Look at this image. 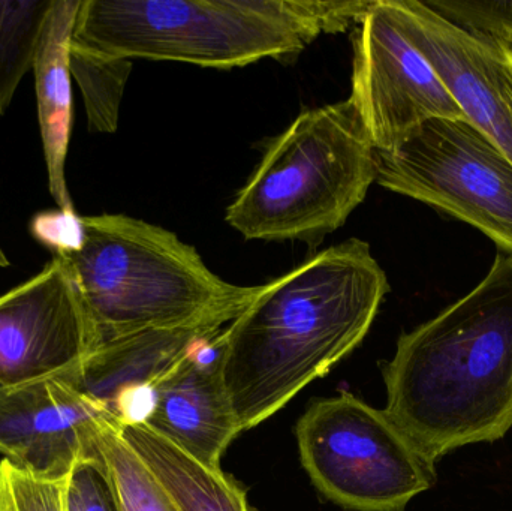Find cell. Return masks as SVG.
Masks as SVG:
<instances>
[{
  "label": "cell",
  "mask_w": 512,
  "mask_h": 511,
  "mask_svg": "<svg viewBox=\"0 0 512 511\" xmlns=\"http://www.w3.org/2000/svg\"><path fill=\"white\" fill-rule=\"evenodd\" d=\"M131 69V60L101 56L71 41L69 72L83 92L90 131L116 132Z\"/></svg>",
  "instance_id": "obj_18"
},
{
  "label": "cell",
  "mask_w": 512,
  "mask_h": 511,
  "mask_svg": "<svg viewBox=\"0 0 512 511\" xmlns=\"http://www.w3.org/2000/svg\"><path fill=\"white\" fill-rule=\"evenodd\" d=\"M358 24L349 99L376 150L393 149L429 120H468L385 0H373Z\"/></svg>",
  "instance_id": "obj_9"
},
{
  "label": "cell",
  "mask_w": 512,
  "mask_h": 511,
  "mask_svg": "<svg viewBox=\"0 0 512 511\" xmlns=\"http://www.w3.org/2000/svg\"><path fill=\"white\" fill-rule=\"evenodd\" d=\"M376 182V147L351 99L303 111L227 209L248 240H313L333 233Z\"/></svg>",
  "instance_id": "obj_5"
},
{
  "label": "cell",
  "mask_w": 512,
  "mask_h": 511,
  "mask_svg": "<svg viewBox=\"0 0 512 511\" xmlns=\"http://www.w3.org/2000/svg\"><path fill=\"white\" fill-rule=\"evenodd\" d=\"M301 464L327 500L355 511H405L436 483V464L351 393L316 399L298 420Z\"/></svg>",
  "instance_id": "obj_6"
},
{
  "label": "cell",
  "mask_w": 512,
  "mask_h": 511,
  "mask_svg": "<svg viewBox=\"0 0 512 511\" xmlns=\"http://www.w3.org/2000/svg\"><path fill=\"white\" fill-rule=\"evenodd\" d=\"M80 6L81 0H54L33 65L48 189L63 212H75L66 186L65 161L72 131L69 47Z\"/></svg>",
  "instance_id": "obj_14"
},
{
  "label": "cell",
  "mask_w": 512,
  "mask_h": 511,
  "mask_svg": "<svg viewBox=\"0 0 512 511\" xmlns=\"http://www.w3.org/2000/svg\"><path fill=\"white\" fill-rule=\"evenodd\" d=\"M390 291L369 243L331 246L259 285L216 341L240 432L256 428L363 342Z\"/></svg>",
  "instance_id": "obj_1"
},
{
  "label": "cell",
  "mask_w": 512,
  "mask_h": 511,
  "mask_svg": "<svg viewBox=\"0 0 512 511\" xmlns=\"http://www.w3.org/2000/svg\"><path fill=\"white\" fill-rule=\"evenodd\" d=\"M116 425L176 511H251L245 491L222 470L207 467L143 422Z\"/></svg>",
  "instance_id": "obj_15"
},
{
  "label": "cell",
  "mask_w": 512,
  "mask_h": 511,
  "mask_svg": "<svg viewBox=\"0 0 512 511\" xmlns=\"http://www.w3.org/2000/svg\"><path fill=\"white\" fill-rule=\"evenodd\" d=\"M99 333L68 258L53 257L0 296V384L26 386L74 374Z\"/></svg>",
  "instance_id": "obj_8"
},
{
  "label": "cell",
  "mask_w": 512,
  "mask_h": 511,
  "mask_svg": "<svg viewBox=\"0 0 512 511\" xmlns=\"http://www.w3.org/2000/svg\"><path fill=\"white\" fill-rule=\"evenodd\" d=\"M66 509L68 511H120L99 450L95 458L78 462L69 474Z\"/></svg>",
  "instance_id": "obj_21"
},
{
  "label": "cell",
  "mask_w": 512,
  "mask_h": 511,
  "mask_svg": "<svg viewBox=\"0 0 512 511\" xmlns=\"http://www.w3.org/2000/svg\"><path fill=\"white\" fill-rule=\"evenodd\" d=\"M376 183L468 222L512 254V161L468 120H429L376 150Z\"/></svg>",
  "instance_id": "obj_7"
},
{
  "label": "cell",
  "mask_w": 512,
  "mask_h": 511,
  "mask_svg": "<svg viewBox=\"0 0 512 511\" xmlns=\"http://www.w3.org/2000/svg\"><path fill=\"white\" fill-rule=\"evenodd\" d=\"M105 417L65 377L0 384V453L36 476L66 479L78 462L98 455L96 431Z\"/></svg>",
  "instance_id": "obj_11"
},
{
  "label": "cell",
  "mask_w": 512,
  "mask_h": 511,
  "mask_svg": "<svg viewBox=\"0 0 512 511\" xmlns=\"http://www.w3.org/2000/svg\"><path fill=\"white\" fill-rule=\"evenodd\" d=\"M9 266V260L6 258L5 252L2 251V248H0V267H8Z\"/></svg>",
  "instance_id": "obj_24"
},
{
  "label": "cell",
  "mask_w": 512,
  "mask_h": 511,
  "mask_svg": "<svg viewBox=\"0 0 512 511\" xmlns=\"http://www.w3.org/2000/svg\"><path fill=\"white\" fill-rule=\"evenodd\" d=\"M489 39L498 45L499 50H501V53L504 54L505 60H507V63L510 65L512 71V41H499V39L492 38Z\"/></svg>",
  "instance_id": "obj_23"
},
{
  "label": "cell",
  "mask_w": 512,
  "mask_h": 511,
  "mask_svg": "<svg viewBox=\"0 0 512 511\" xmlns=\"http://www.w3.org/2000/svg\"><path fill=\"white\" fill-rule=\"evenodd\" d=\"M218 338L162 377L143 423L207 467L222 470L225 450L242 432L222 381Z\"/></svg>",
  "instance_id": "obj_13"
},
{
  "label": "cell",
  "mask_w": 512,
  "mask_h": 511,
  "mask_svg": "<svg viewBox=\"0 0 512 511\" xmlns=\"http://www.w3.org/2000/svg\"><path fill=\"white\" fill-rule=\"evenodd\" d=\"M96 446L120 511H176L149 468L123 440L116 422L108 417L99 423Z\"/></svg>",
  "instance_id": "obj_17"
},
{
  "label": "cell",
  "mask_w": 512,
  "mask_h": 511,
  "mask_svg": "<svg viewBox=\"0 0 512 511\" xmlns=\"http://www.w3.org/2000/svg\"><path fill=\"white\" fill-rule=\"evenodd\" d=\"M445 20L475 35L512 41V0H427Z\"/></svg>",
  "instance_id": "obj_20"
},
{
  "label": "cell",
  "mask_w": 512,
  "mask_h": 511,
  "mask_svg": "<svg viewBox=\"0 0 512 511\" xmlns=\"http://www.w3.org/2000/svg\"><path fill=\"white\" fill-rule=\"evenodd\" d=\"M66 488L68 477L48 479L0 462V511H68Z\"/></svg>",
  "instance_id": "obj_19"
},
{
  "label": "cell",
  "mask_w": 512,
  "mask_h": 511,
  "mask_svg": "<svg viewBox=\"0 0 512 511\" xmlns=\"http://www.w3.org/2000/svg\"><path fill=\"white\" fill-rule=\"evenodd\" d=\"M373 0H81L72 41L114 59L234 68L295 56L360 23Z\"/></svg>",
  "instance_id": "obj_3"
},
{
  "label": "cell",
  "mask_w": 512,
  "mask_h": 511,
  "mask_svg": "<svg viewBox=\"0 0 512 511\" xmlns=\"http://www.w3.org/2000/svg\"><path fill=\"white\" fill-rule=\"evenodd\" d=\"M385 414L433 464L512 428V254L432 320L402 333L382 366Z\"/></svg>",
  "instance_id": "obj_2"
},
{
  "label": "cell",
  "mask_w": 512,
  "mask_h": 511,
  "mask_svg": "<svg viewBox=\"0 0 512 511\" xmlns=\"http://www.w3.org/2000/svg\"><path fill=\"white\" fill-rule=\"evenodd\" d=\"M385 3L468 122L512 161V71L498 45L486 36L460 29L421 0Z\"/></svg>",
  "instance_id": "obj_10"
},
{
  "label": "cell",
  "mask_w": 512,
  "mask_h": 511,
  "mask_svg": "<svg viewBox=\"0 0 512 511\" xmlns=\"http://www.w3.org/2000/svg\"><path fill=\"white\" fill-rule=\"evenodd\" d=\"M69 255L99 345L149 330L230 324L258 293L215 275L197 251L162 227L125 215L81 216Z\"/></svg>",
  "instance_id": "obj_4"
},
{
  "label": "cell",
  "mask_w": 512,
  "mask_h": 511,
  "mask_svg": "<svg viewBox=\"0 0 512 511\" xmlns=\"http://www.w3.org/2000/svg\"><path fill=\"white\" fill-rule=\"evenodd\" d=\"M54 0H0V116L33 69Z\"/></svg>",
  "instance_id": "obj_16"
},
{
  "label": "cell",
  "mask_w": 512,
  "mask_h": 511,
  "mask_svg": "<svg viewBox=\"0 0 512 511\" xmlns=\"http://www.w3.org/2000/svg\"><path fill=\"white\" fill-rule=\"evenodd\" d=\"M222 332V326H195L126 336L99 345L65 378L114 422H143L162 377Z\"/></svg>",
  "instance_id": "obj_12"
},
{
  "label": "cell",
  "mask_w": 512,
  "mask_h": 511,
  "mask_svg": "<svg viewBox=\"0 0 512 511\" xmlns=\"http://www.w3.org/2000/svg\"><path fill=\"white\" fill-rule=\"evenodd\" d=\"M29 230L33 239L45 246L53 257L68 258L83 245V221L77 212L57 209L36 213Z\"/></svg>",
  "instance_id": "obj_22"
}]
</instances>
